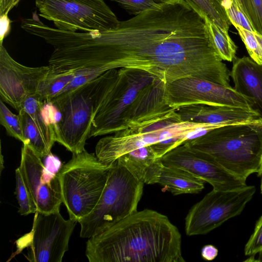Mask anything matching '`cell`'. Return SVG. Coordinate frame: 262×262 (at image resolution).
<instances>
[{
  "label": "cell",
  "mask_w": 262,
  "mask_h": 262,
  "mask_svg": "<svg viewBox=\"0 0 262 262\" xmlns=\"http://www.w3.org/2000/svg\"><path fill=\"white\" fill-rule=\"evenodd\" d=\"M262 252V215L256 223L254 231L246 243L244 253L245 255L254 256Z\"/></svg>",
  "instance_id": "f1b7e54d"
},
{
  "label": "cell",
  "mask_w": 262,
  "mask_h": 262,
  "mask_svg": "<svg viewBox=\"0 0 262 262\" xmlns=\"http://www.w3.org/2000/svg\"><path fill=\"white\" fill-rule=\"evenodd\" d=\"M11 23L8 14L0 16V45H3L4 39L9 34Z\"/></svg>",
  "instance_id": "4dcf8cb0"
},
{
  "label": "cell",
  "mask_w": 262,
  "mask_h": 262,
  "mask_svg": "<svg viewBox=\"0 0 262 262\" xmlns=\"http://www.w3.org/2000/svg\"><path fill=\"white\" fill-rule=\"evenodd\" d=\"M117 2L129 14L137 15L148 10H159L166 0H111Z\"/></svg>",
  "instance_id": "4316f807"
},
{
  "label": "cell",
  "mask_w": 262,
  "mask_h": 262,
  "mask_svg": "<svg viewBox=\"0 0 262 262\" xmlns=\"http://www.w3.org/2000/svg\"><path fill=\"white\" fill-rule=\"evenodd\" d=\"M112 69L50 101L61 116L53 127L55 142L72 154L85 150L86 141L90 138L93 122L110 81Z\"/></svg>",
  "instance_id": "8992f818"
},
{
  "label": "cell",
  "mask_w": 262,
  "mask_h": 262,
  "mask_svg": "<svg viewBox=\"0 0 262 262\" xmlns=\"http://www.w3.org/2000/svg\"><path fill=\"white\" fill-rule=\"evenodd\" d=\"M181 235L167 216L156 211H137L89 238L90 262H184Z\"/></svg>",
  "instance_id": "7a4b0ae2"
},
{
  "label": "cell",
  "mask_w": 262,
  "mask_h": 262,
  "mask_svg": "<svg viewBox=\"0 0 262 262\" xmlns=\"http://www.w3.org/2000/svg\"><path fill=\"white\" fill-rule=\"evenodd\" d=\"M185 143L246 180L257 172L262 156V118L217 127Z\"/></svg>",
  "instance_id": "5b68a950"
},
{
  "label": "cell",
  "mask_w": 262,
  "mask_h": 262,
  "mask_svg": "<svg viewBox=\"0 0 262 262\" xmlns=\"http://www.w3.org/2000/svg\"><path fill=\"white\" fill-rule=\"evenodd\" d=\"M107 33L110 69H140L166 83L193 77L231 87L205 19L184 0L162 3Z\"/></svg>",
  "instance_id": "6da1fadb"
},
{
  "label": "cell",
  "mask_w": 262,
  "mask_h": 262,
  "mask_svg": "<svg viewBox=\"0 0 262 262\" xmlns=\"http://www.w3.org/2000/svg\"><path fill=\"white\" fill-rule=\"evenodd\" d=\"M218 254L217 249L212 245L204 246L201 250L202 257L207 260L214 259Z\"/></svg>",
  "instance_id": "1f68e13d"
},
{
  "label": "cell",
  "mask_w": 262,
  "mask_h": 262,
  "mask_svg": "<svg viewBox=\"0 0 262 262\" xmlns=\"http://www.w3.org/2000/svg\"><path fill=\"white\" fill-rule=\"evenodd\" d=\"M204 19L207 18L228 31L231 24L222 5V0H184Z\"/></svg>",
  "instance_id": "44dd1931"
},
{
  "label": "cell",
  "mask_w": 262,
  "mask_h": 262,
  "mask_svg": "<svg viewBox=\"0 0 262 262\" xmlns=\"http://www.w3.org/2000/svg\"><path fill=\"white\" fill-rule=\"evenodd\" d=\"M77 221L66 220L59 211L35 213L27 259L30 262H61Z\"/></svg>",
  "instance_id": "7c38bea8"
},
{
  "label": "cell",
  "mask_w": 262,
  "mask_h": 262,
  "mask_svg": "<svg viewBox=\"0 0 262 262\" xmlns=\"http://www.w3.org/2000/svg\"><path fill=\"white\" fill-rule=\"evenodd\" d=\"M19 168L37 207L43 213L59 211L62 203L59 173L54 174L45 167L41 158L23 144Z\"/></svg>",
  "instance_id": "9a60e30c"
},
{
  "label": "cell",
  "mask_w": 262,
  "mask_h": 262,
  "mask_svg": "<svg viewBox=\"0 0 262 262\" xmlns=\"http://www.w3.org/2000/svg\"><path fill=\"white\" fill-rule=\"evenodd\" d=\"M175 110L183 121L203 124H234L262 118L255 109L228 106L192 104Z\"/></svg>",
  "instance_id": "e0dca14e"
},
{
  "label": "cell",
  "mask_w": 262,
  "mask_h": 262,
  "mask_svg": "<svg viewBox=\"0 0 262 262\" xmlns=\"http://www.w3.org/2000/svg\"><path fill=\"white\" fill-rule=\"evenodd\" d=\"M257 173L259 177H260V192L262 193V156L260 159L259 168L257 171Z\"/></svg>",
  "instance_id": "836d02e7"
},
{
  "label": "cell",
  "mask_w": 262,
  "mask_h": 262,
  "mask_svg": "<svg viewBox=\"0 0 262 262\" xmlns=\"http://www.w3.org/2000/svg\"><path fill=\"white\" fill-rule=\"evenodd\" d=\"M215 49L223 60L233 61L236 58L237 47L225 31L207 18H204Z\"/></svg>",
  "instance_id": "7402d4cb"
},
{
  "label": "cell",
  "mask_w": 262,
  "mask_h": 262,
  "mask_svg": "<svg viewBox=\"0 0 262 262\" xmlns=\"http://www.w3.org/2000/svg\"><path fill=\"white\" fill-rule=\"evenodd\" d=\"M15 194L19 205L18 212L22 215L35 213L37 207L19 167L15 170Z\"/></svg>",
  "instance_id": "603a6c76"
},
{
  "label": "cell",
  "mask_w": 262,
  "mask_h": 262,
  "mask_svg": "<svg viewBox=\"0 0 262 262\" xmlns=\"http://www.w3.org/2000/svg\"><path fill=\"white\" fill-rule=\"evenodd\" d=\"M226 125L184 122L174 110L101 138L96 144L95 154L101 162L110 165L128 152L161 142L160 149L164 155L188 140Z\"/></svg>",
  "instance_id": "277c9868"
},
{
  "label": "cell",
  "mask_w": 262,
  "mask_h": 262,
  "mask_svg": "<svg viewBox=\"0 0 262 262\" xmlns=\"http://www.w3.org/2000/svg\"><path fill=\"white\" fill-rule=\"evenodd\" d=\"M250 58L262 65V35L239 26L235 27Z\"/></svg>",
  "instance_id": "d4e9b609"
},
{
  "label": "cell",
  "mask_w": 262,
  "mask_h": 262,
  "mask_svg": "<svg viewBox=\"0 0 262 262\" xmlns=\"http://www.w3.org/2000/svg\"><path fill=\"white\" fill-rule=\"evenodd\" d=\"M43 102L39 94L29 97L18 111L23 126V144L41 158L51 154L55 142L53 127L42 114Z\"/></svg>",
  "instance_id": "2e32d148"
},
{
  "label": "cell",
  "mask_w": 262,
  "mask_h": 262,
  "mask_svg": "<svg viewBox=\"0 0 262 262\" xmlns=\"http://www.w3.org/2000/svg\"><path fill=\"white\" fill-rule=\"evenodd\" d=\"M166 1L168 2H170V1H174V0H166Z\"/></svg>",
  "instance_id": "e575fe53"
},
{
  "label": "cell",
  "mask_w": 262,
  "mask_h": 262,
  "mask_svg": "<svg viewBox=\"0 0 262 262\" xmlns=\"http://www.w3.org/2000/svg\"><path fill=\"white\" fill-rule=\"evenodd\" d=\"M111 165L101 163L86 150L72 154L59 172L62 203L70 219L79 222L97 204L105 186Z\"/></svg>",
  "instance_id": "52a82bcc"
},
{
  "label": "cell",
  "mask_w": 262,
  "mask_h": 262,
  "mask_svg": "<svg viewBox=\"0 0 262 262\" xmlns=\"http://www.w3.org/2000/svg\"><path fill=\"white\" fill-rule=\"evenodd\" d=\"M254 31L262 35V0H235Z\"/></svg>",
  "instance_id": "484cf974"
},
{
  "label": "cell",
  "mask_w": 262,
  "mask_h": 262,
  "mask_svg": "<svg viewBox=\"0 0 262 262\" xmlns=\"http://www.w3.org/2000/svg\"><path fill=\"white\" fill-rule=\"evenodd\" d=\"M256 191L254 186L238 189H212L189 210L185 229L188 236L206 234L242 213Z\"/></svg>",
  "instance_id": "30bf717a"
},
{
  "label": "cell",
  "mask_w": 262,
  "mask_h": 262,
  "mask_svg": "<svg viewBox=\"0 0 262 262\" xmlns=\"http://www.w3.org/2000/svg\"><path fill=\"white\" fill-rule=\"evenodd\" d=\"M0 123L5 127L7 134L20 141L25 142L23 122L20 115L13 114L0 100Z\"/></svg>",
  "instance_id": "cb8c5ba5"
},
{
  "label": "cell",
  "mask_w": 262,
  "mask_h": 262,
  "mask_svg": "<svg viewBox=\"0 0 262 262\" xmlns=\"http://www.w3.org/2000/svg\"><path fill=\"white\" fill-rule=\"evenodd\" d=\"M158 155L151 145L128 152L116 160L144 184H152Z\"/></svg>",
  "instance_id": "ffe728a7"
},
{
  "label": "cell",
  "mask_w": 262,
  "mask_h": 262,
  "mask_svg": "<svg viewBox=\"0 0 262 262\" xmlns=\"http://www.w3.org/2000/svg\"><path fill=\"white\" fill-rule=\"evenodd\" d=\"M49 72L48 66L21 64L0 45L1 99L18 112L28 98L39 94Z\"/></svg>",
  "instance_id": "5bb4252c"
},
{
  "label": "cell",
  "mask_w": 262,
  "mask_h": 262,
  "mask_svg": "<svg viewBox=\"0 0 262 262\" xmlns=\"http://www.w3.org/2000/svg\"><path fill=\"white\" fill-rule=\"evenodd\" d=\"M205 182L188 172L174 167L163 165L158 161L154 180L172 194L198 193L204 188Z\"/></svg>",
  "instance_id": "d6986e66"
},
{
  "label": "cell",
  "mask_w": 262,
  "mask_h": 262,
  "mask_svg": "<svg viewBox=\"0 0 262 262\" xmlns=\"http://www.w3.org/2000/svg\"><path fill=\"white\" fill-rule=\"evenodd\" d=\"M174 110L166 101V83L158 77L138 69H113L90 137L112 134Z\"/></svg>",
  "instance_id": "3957f363"
},
{
  "label": "cell",
  "mask_w": 262,
  "mask_h": 262,
  "mask_svg": "<svg viewBox=\"0 0 262 262\" xmlns=\"http://www.w3.org/2000/svg\"><path fill=\"white\" fill-rule=\"evenodd\" d=\"M41 17L67 31H105L119 22L104 0H35Z\"/></svg>",
  "instance_id": "9c48e42d"
},
{
  "label": "cell",
  "mask_w": 262,
  "mask_h": 262,
  "mask_svg": "<svg viewBox=\"0 0 262 262\" xmlns=\"http://www.w3.org/2000/svg\"><path fill=\"white\" fill-rule=\"evenodd\" d=\"M43 165L45 168L54 174H57L63 165L59 159L52 154L44 157Z\"/></svg>",
  "instance_id": "f546056e"
},
{
  "label": "cell",
  "mask_w": 262,
  "mask_h": 262,
  "mask_svg": "<svg viewBox=\"0 0 262 262\" xmlns=\"http://www.w3.org/2000/svg\"><path fill=\"white\" fill-rule=\"evenodd\" d=\"M166 99L174 110L192 104L255 109L252 99L240 94L233 88L193 77L166 83Z\"/></svg>",
  "instance_id": "8fae6325"
},
{
  "label": "cell",
  "mask_w": 262,
  "mask_h": 262,
  "mask_svg": "<svg viewBox=\"0 0 262 262\" xmlns=\"http://www.w3.org/2000/svg\"><path fill=\"white\" fill-rule=\"evenodd\" d=\"M222 5L231 24L254 31L248 19L235 0H222Z\"/></svg>",
  "instance_id": "83f0119b"
},
{
  "label": "cell",
  "mask_w": 262,
  "mask_h": 262,
  "mask_svg": "<svg viewBox=\"0 0 262 262\" xmlns=\"http://www.w3.org/2000/svg\"><path fill=\"white\" fill-rule=\"evenodd\" d=\"M233 62L230 76L234 89L252 99L255 109L262 115V65L247 56L236 57Z\"/></svg>",
  "instance_id": "ac0fdd59"
},
{
  "label": "cell",
  "mask_w": 262,
  "mask_h": 262,
  "mask_svg": "<svg viewBox=\"0 0 262 262\" xmlns=\"http://www.w3.org/2000/svg\"><path fill=\"white\" fill-rule=\"evenodd\" d=\"M144 183L117 161L111 164L108 179L93 210L78 223L80 236L89 238L137 211Z\"/></svg>",
  "instance_id": "ba28073f"
},
{
  "label": "cell",
  "mask_w": 262,
  "mask_h": 262,
  "mask_svg": "<svg viewBox=\"0 0 262 262\" xmlns=\"http://www.w3.org/2000/svg\"><path fill=\"white\" fill-rule=\"evenodd\" d=\"M167 166L183 169L210 184L213 189L229 191L247 186L246 180L233 174L210 155L184 143L159 158Z\"/></svg>",
  "instance_id": "4fadbf2b"
},
{
  "label": "cell",
  "mask_w": 262,
  "mask_h": 262,
  "mask_svg": "<svg viewBox=\"0 0 262 262\" xmlns=\"http://www.w3.org/2000/svg\"><path fill=\"white\" fill-rule=\"evenodd\" d=\"M20 0H0V16L8 14Z\"/></svg>",
  "instance_id": "d6a6232c"
}]
</instances>
